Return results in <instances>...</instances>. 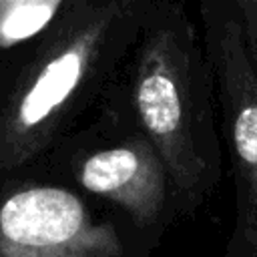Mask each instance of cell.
Returning <instances> with one entry per match:
<instances>
[{"mask_svg": "<svg viewBox=\"0 0 257 257\" xmlns=\"http://www.w3.org/2000/svg\"><path fill=\"white\" fill-rule=\"evenodd\" d=\"M207 40L221 86L239 195V227L257 247V70L247 54L237 16L213 14L211 24L207 22Z\"/></svg>", "mask_w": 257, "mask_h": 257, "instance_id": "cell-4", "label": "cell"}, {"mask_svg": "<svg viewBox=\"0 0 257 257\" xmlns=\"http://www.w3.org/2000/svg\"><path fill=\"white\" fill-rule=\"evenodd\" d=\"M118 239L60 187L22 189L0 205V257H116Z\"/></svg>", "mask_w": 257, "mask_h": 257, "instance_id": "cell-3", "label": "cell"}, {"mask_svg": "<svg viewBox=\"0 0 257 257\" xmlns=\"http://www.w3.org/2000/svg\"><path fill=\"white\" fill-rule=\"evenodd\" d=\"M211 88L191 24L177 8L151 18L139 50L135 108L183 203L195 207L217 183L221 153Z\"/></svg>", "mask_w": 257, "mask_h": 257, "instance_id": "cell-1", "label": "cell"}, {"mask_svg": "<svg viewBox=\"0 0 257 257\" xmlns=\"http://www.w3.org/2000/svg\"><path fill=\"white\" fill-rule=\"evenodd\" d=\"M60 2L16 0L0 2V46H10L40 32L56 14Z\"/></svg>", "mask_w": 257, "mask_h": 257, "instance_id": "cell-6", "label": "cell"}, {"mask_svg": "<svg viewBox=\"0 0 257 257\" xmlns=\"http://www.w3.org/2000/svg\"><path fill=\"white\" fill-rule=\"evenodd\" d=\"M82 187L112 199L139 223H151L165 205L167 171L149 141L126 143L90 155L78 175Z\"/></svg>", "mask_w": 257, "mask_h": 257, "instance_id": "cell-5", "label": "cell"}, {"mask_svg": "<svg viewBox=\"0 0 257 257\" xmlns=\"http://www.w3.org/2000/svg\"><path fill=\"white\" fill-rule=\"evenodd\" d=\"M126 8L122 4H108L94 10L50 50L8 118L0 141V147L6 151L2 157L4 163L26 157L42 139L90 76L102 52L108 48L112 34L128 26L131 14H126Z\"/></svg>", "mask_w": 257, "mask_h": 257, "instance_id": "cell-2", "label": "cell"}, {"mask_svg": "<svg viewBox=\"0 0 257 257\" xmlns=\"http://www.w3.org/2000/svg\"><path fill=\"white\" fill-rule=\"evenodd\" d=\"M239 10L243 16H239L241 30H243V40L247 54L253 62V68L257 66V2H243L239 4Z\"/></svg>", "mask_w": 257, "mask_h": 257, "instance_id": "cell-7", "label": "cell"}]
</instances>
